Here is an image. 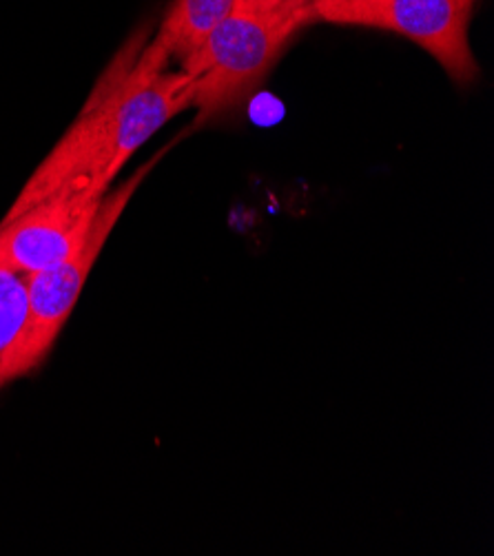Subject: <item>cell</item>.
<instances>
[{
  "instance_id": "6da1fadb",
  "label": "cell",
  "mask_w": 494,
  "mask_h": 556,
  "mask_svg": "<svg viewBox=\"0 0 494 556\" xmlns=\"http://www.w3.org/2000/svg\"><path fill=\"white\" fill-rule=\"evenodd\" d=\"M169 61L172 53L157 36H134L8 215L59 189L106 193L142 144L193 109V83L185 72H169Z\"/></svg>"
},
{
  "instance_id": "7a4b0ae2",
  "label": "cell",
  "mask_w": 494,
  "mask_h": 556,
  "mask_svg": "<svg viewBox=\"0 0 494 556\" xmlns=\"http://www.w3.org/2000/svg\"><path fill=\"white\" fill-rule=\"evenodd\" d=\"M313 21L304 8H236L182 59L193 83L195 125H206L249 100L268 78L291 38Z\"/></svg>"
},
{
  "instance_id": "3957f363",
  "label": "cell",
  "mask_w": 494,
  "mask_h": 556,
  "mask_svg": "<svg viewBox=\"0 0 494 556\" xmlns=\"http://www.w3.org/2000/svg\"><path fill=\"white\" fill-rule=\"evenodd\" d=\"M164 153H167V149L157 151L121 187L104 193L96 211L89 236L78 251H74L67 260H63L56 266L25 275V285H27L25 319L16 340L5 353L3 366H0V388L36 370L45 362V357L51 353L53 344H56L61 336V330L65 328L72 311L80 300V293L89 280V275L109 236H112L121 215L129 206L131 198L136 195V191L147 180L155 162Z\"/></svg>"
},
{
  "instance_id": "277c9868",
  "label": "cell",
  "mask_w": 494,
  "mask_h": 556,
  "mask_svg": "<svg viewBox=\"0 0 494 556\" xmlns=\"http://www.w3.org/2000/svg\"><path fill=\"white\" fill-rule=\"evenodd\" d=\"M474 0H315L313 21L400 34L444 67L459 85L477 78L479 65L470 49Z\"/></svg>"
},
{
  "instance_id": "5b68a950",
  "label": "cell",
  "mask_w": 494,
  "mask_h": 556,
  "mask_svg": "<svg viewBox=\"0 0 494 556\" xmlns=\"http://www.w3.org/2000/svg\"><path fill=\"white\" fill-rule=\"evenodd\" d=\"M104 193L59 189L0 222V268L38 273L67 260L87 240Z\"/></svg>"
},
{
  "instance_id": "8992f818",
  "label": "cell",
  "mask_w": 494,
  "mask_h": 556,
  "mask_svg": "<svg viewBox=\"0 0 494 556\" xmlns=\"http://www.w3.org/2000/svg\"><path fill=\"white\" fill-rule=\"evenodd\" d=\"M236 3L238 0H174L155 36L167 45L172 59H185Z\"/></svg>"
},
{
  "instance_id": "52a82bcc",
  "label": "cell",
  "mask_w": 494,
  "mask_h": 556,
  "mask_svg": "<svg viewBox=\"0 0 494 556\" xmlns=\"http://www.w3.org/2000/svg\"><path fill=\"white\" fill-rule=\"evenodd\" d=\"M27 308L25 275L0 268V366L16 340Z\"/></svg>"
},
{
  "instance_id": "ba28073f",
  "label": "cell",
  "mask_w": 494,
  "mask_h": 556,
  "mask_svg": "<svg viewBox=\"0 0 494 556\" xmlns=\"http://www.w3.org/2000/svg\"><path fill=\"white\" fill-rule=\"evenodd\" d=\"M242 5L251 8H262V10H273V8H304L315 3V0H238Z\"/></svg>"
}]
</instances>
